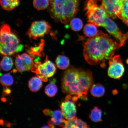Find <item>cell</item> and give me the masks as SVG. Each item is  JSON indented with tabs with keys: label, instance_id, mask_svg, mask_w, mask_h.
Listing matches in <instances>:
<instances>
[{
	"label": "cell",
	"instance_id": "obj_5",
	"mask_svg": "<svg viewBox=\"0 0 128 128\" xmlns=\"http://www.w3.org/2000/svg\"><path fill=\"white\" fill-rule=\"evenodd\" d=\"M84 8L88 22L96 26L102 27L108 15L103 6L98 4L96 0H87Z\"/></svg>",
	"mask_w": 128,
	"mask_h": 128
},
{
	"label": "cell",
	"instance_id": "obj_17",
	"mask_svg": "<svg viewBox=\"0 0 128 128\" xmlns=\"http://www.w3.org/2000/svg\"><path fill=\"white\" fill-rule=\"evenodd\" d=\"M91 94L94 97H101L104 95L105 89L104 86L101 84H94L90 89Z\"/></svg>",
	"mask_w": 128,
	"mask_h": 128
},
{
	"label": "cell",
	"instance_id": "obj_20",
	"mask_svg": "<svg viewBox=\"0 0 128 128\" xmlns=\"http://www.w3.org/2000/svg\"><path fill=\"white\" fill-rule=\"evenodd\" d=\"M84 31L86 36L90 38L96 36L99 32L96 26L91 23L87 24L85 26Z\"/></svg>",
	"mask_w": 128,
	"mask_h": 128
},
{
	"label": "cell",
	"instance_id": "obj_25",
	"mask_svg": "<svg viewBox=\"0 0 128 128\" xmlns=\"http://www.w3.org/2000/svg\"><path fill=\"white\" fill-rule=\"evenodd\" d=\"M58 92L57 86L54 83H51L47 85L45 88V92L50 97L54 96Z\"/></svg>",
	"mask_w": 128,
	"mask_h": 128
},
{
	"label": "cell",
	"instance_id": "obj_9",
	"mask_svg": "<svg viewBox=\"0 0 128 128\" xmlns=\"http://www.w3.org/2000/svg\"><path fill=\"white\" fill-rule=\"evenodd\" d=\"M109 60L108 76L113 79L120 80L124 75L125 70L124 64L120 56H113Z\"/></svg>",
	"mask_w": 128,
	"mask_h": 128
},
{
	"label": "cell",
	"instance_id": "obj_12",
	"mask_svg": "<svg viewBox=\"0 0 128 128\" xmlns=\"http://www.w3.org/2000/svg\"><path fill=\"white\" fill-rule=\"evenodd\" d=\"M75 102L72 100L65 99L62 102L60 108L65 119L70 120L76 117L77 110Z\"/></svg>",
	"mask_w": 128,
	"mask_h": 128
},
{
	"label": "cell",
	"instance_id": "obj_27",
	"mask_svg": "<svg viewBox=\"0 0 128 128\" xmlns=\"http://www.w3.org/2000/svg\"><path fill=\"white\" fill-rule=\"evenodd\" d=\"M53 112L52 110L49 109L45 110L43 111V112L46 116H51Z\"/></svg>",
	"mask_w": 128,
	"mask_h": 128
},
{
	"label": "cell",
	"instance_id": "obj_28",
	"mask_svg": "<svg viewBox=\"0 0 128 128\" xmlns=\"http://www.w3.org/2000/svg\"><path fill=\"white\" fill-rule=\"evenodd\" d=\"M7 87H6V88H4V93L6 95H9L11 92V90L10 89L8 88Z\"/></svg>",
	"mask_w": 128,
	"mask_h": 128
},
{
	"label": "cell",
	"instance_id": "obj_21",
	"mask_svg": "<svg viewBox=\"0 0 128 128\" xmlns=\"http://www.w3.org/2000/svg\"><path fill=\"white\" fill-rule=\"evenodd\" d=\"M14 62L12 58L6 56L3 58L1 62V67L4 71H9L12 69Z\"/></svg>",
	"mask_w": 128,
	"mask_h": 128
},
{
	"label": "cell",
	"instance_id": "obj_10",
	"mask_svg": "<svg viewBox=\"0 0 128 128\" xmlns=\"http://www.w3.org/2000/svg\"><path fill=\"white\" fill-rule=\"evenodd\" d=\"M125 0H101L104 8L110 17L119 18Z\"/></svg>",
	"mask_w": 128,
	"mask_h": 128
},
{
	"label": "cell",
	"instance_id": "obj_15",
	"mask_svg": "<svg viewBox=\"0 0 128 128\" xmlns=\"http://www.w3.org/2000/svg\"><path fill=\"white\" fill-rule=\"evenodd\" d=\"M40 78L38 76L34 77L28 82V86L30 90L33 92L39 91L42 86V82Z\"/></svg>",
	"mask_w": 128,
	"mask_h": 128
},
{
	"label": "cell",
	"instance_id": "obj_1",
	"mask_svg": "<svg viewBox=\"0 0 128 128\" xmlns=\"http://www.w3.org/2000/svg\"><path fill=\"white\" fill-rule=\"evenodd\" d=\"M94 84L90 70L70 66L62 76V89L64 94L72 96L76 102L79 98L87 100L88 91Z\"/></svg>",
	"mask_w": 128,
	"mask_h": 128
},
{
	"label": "cell",
	"instance_id": "obj_7",
	"mask_svg": "<svg viewBox=\"0 0 128 128\" xmlns=\"http://www.w3.org/2000/svg\"><path fill=\"white\" fill-rule=\"evenodd\" d=\"M50 34L53 38L56 39L55 33L52 30V27L48 22L44 20L33 22L26 33L31 39L37 40L44 37L46 34Z\"/></svg>",
	"mask_w": 128,
	"mask_h": 128
},
{
	"label": "cell",
	"instance_id": "obj_24",
	"mask_svg": "<svg viewBox=\"0 0 128 128\" xmlns=\"http://www.w3.org/2000/svg\"><path fill=\"white\" fill-rule=\"evenodd\" d=\"M70 23V26L71 29L76 32L80 31L84 25L81 19L78 18L72 19Z\"/></svg>",
	"mask_w": 128,
	"mask_h": 128
},
{
	"label": "cell",
	"instance_id": "obj_29",
	"mask_svg": "<svg viewBox=\"0 0 128 128\" xmlns=\"http://www.w3.org/2000/svg\"><path fill=\"white\" fill-rule=\"evenodd\" d=\"M48 126L51 128H55V126L52 124L51 120L49 121L48 122Z\"/></svg>",
	"mask_w": 128,
	"mask_h": 128
},
{
	"label": "cell",
	"instance_id": "obj_30",
	"mask_svg": "<svg viewBox=\"0 0 128 128\" xmlns=\"http://www.w3.org/2000/svg\"><path fill=\"white\" fill-rule=\"evenodd\" d=\"M50 128L49 126H44V127H42V128Z\"/></svg>",
	"mask_w": 128,
	"mask_h": 128
},
{
	"label": "cell",
	"instance_id": "obj_6",
	"mask_svg": "<svg viewBox=\"0 0 128 128\" xmlns=\"http://www.w3.org/2000/svg\"><path fill=\"white\" fill-rule=\"evenodd\" d=\"M31 71L36 74L42 81L47 82L48 78L52 77L55 74L57 68L55 64L49 60L47 56L43 64L40 61L37 60L35 62Z\"/></svg>",
	"mask_w": 128,
	"mask_h": 128
},
{
	"label": "cell",
	"instance_id": "obj_23",
	"mask_svg": "<svg viewBox=\"0 0 128 128\" xmlns=\"http://www.w3.org/2000/svg\"><path fill=\"white\" fill-rule=\"evenodd\" d=\"M50 0H34L33 6L38 11L44 10L48 7Z\"/></svg>",
	"mask_w": 128,
	"mask_h": 128
},
{
	"label": "cell",
	"instance_id": "obj_4",
	"mask_svg": "<svg viewBox=\"0 0 128 128\" xmlns=\"http://www.w3.org/2000/svg\"><path fill=\"white\" fill-rule=\"evenodd\" d=\"M23 47L17 36L11 32L10 26L7 24L2 26L0 42V52L1 55H12L22 52Z\"/></svg>",
	"mask_w": 128,
	"mask_h": 128
},
{
	"label": "cell",
	"instance_id": "obj_18",
	"mask_svg": "<svg viewBox=\"0 0 128 128\" xmlns=\"http://www.w3.org/2000/svg\"><path fill=\"white\" fill-rule=\"evenodd\" d=\"M56 62L58 68L60 70H66L70 66L69 59L65 56H58L56 59Z\"/></svg>",
	"mask_w": 128,
	"mask_h": 128
},
{
	"label": "cell",
	"instance_id": "obj_3",
	"mask_svg": "<svg viewBox=\"0 0 128 128\" xmlns=\"http://www.w3.org/2000/svg\"><path fill=\"white\" fill-rule=\"evenodd\" d=\"M80 0H50L48 12L55 22L68 24L79 10Z\"/></svg>",
	"mask_w": 128,
	"mask_h": 128
},
{
	"label": "cell",
	"instance_id": "obj_31",
	"mask_svg": "<svg viewBox=\"0 0 128 128\" xmlns=\"http://www.w3.org/2000/svg\"><path fill=\"white\" fill-rule=\"evenodd\" d=\"M127 64H128V60L127 61Z\"/></svg>",
	"mask_w": 128,
	"mask_h": 128
},
{
	"label": "cell",
	"instance_id": "obj_14",
	"mask_svg": "<svg viewBox=\"0 0 128 128\" xmlns=\"http://www.w3.org/2000/svg\"><path fill=\"white\" fill-rule=\"evenodd\" d=\"M51 121L54 126H58L64 128L65 123L66 120L64 119V116L62 111L56 110L53 112Z\"/></svg>",
	"mask_w": 128,
	"mask_h": 128
},
{
	"label": "cell",
	"instance_id": "obj_22",
	"mask_svg": "<svg viewBox=\"0 0 128 128\" xmlns=\"http://www.w3.org/2000/svg\"><path fill=\"white\" fill-rule=\"evenodd\" d=\"M119 18L128 26V0H125Z\"/></svg>",
	"mask_w": 128,
	"mask_h": 128
},
{
	"label": "cell",
	"instance_id": "obj_26",
	"mask_svg": "<svg viewBox=\"0 0 128 128\" xmlns=\"http://www.w3.org/2000/svg\"><path fill=\"white\" fill-rule=\"evenodd\" d=\"M14 79L12 76L9 74L2 75L0 78V82L2 86L5 87H9L12 85L14 83Z\"/></svg>",
	"mask_w": 128,
	"mask_h": 128
},
{
	"label": "cell",
	"instance_id": "obj_13",
	"mask_svg": "<svg viewBox=\"0 0 128 128\" xmlns=\"http://www.w3.org/2000/svg\"><path fill=\"white\" fill-rule=\"evenodd\" d=\"M90 127L85 122L76 117L73 119L66 120L64 128H87Z\"/></svg>",
	"mask_w": 128,
	"mask_h": 128
},
{
	"label": "cell",
	"instance_id": "obj_2",
	"mask_svg": "<svg viewBox=\"0 0 128 128\" xmlns=\"http://www.w3.org/2000/svg\"><path fill=\"white\" fill-rule=\"evenodd\" d=\"M84 47L83 54L88 63L92 65L100 64L102 68H105L106 62L113 57L116 50L120 48L117 42L100 31L88 39Z\"/></svg>",
	"mask_w": 128,
	"mask_h": 128
},
{
	"label": "cell",
	"instance_id": "obj_11",
	"mask_svg": "<svg viewBox=\"0 0 128 128\" xmlns=\"http://www.w3.org/2000/svg\"><path fill=\"white\" fill-rule=\"evenodd\" d=\"M34 64L33 58L26 53L18 56L15 62L16 68L17 71L20 72L31 70Z\"/></svg>",
	"mask_w": 128,
	"mask_h": 128
},
{
	"label": "cell",
	"instance_id": "obj_8",
	"mask_svg": "<svg viewBox=\"0 0 128 128\" xmlns=\"http://www.w3.org/2000/svg\"><path fill=\"white\" fill-rule=\"evenodd\" d=\"M102 27L104 28L109 33L114 37L119 45L120 48L123 47L128 39V33L123 34L117 25L111 20L108 15L107 16Z\"/></svg>",
	"mask_w": 128,
	"mask_h": 128
},
{
	"label": "cell",
	"instance_id": "obj_19",
	"mask_svg": "<svg viewBox=\"0 0 128 128\" xmlns=\"http://www.w3.org/2000/svg\"><path fill=\"white\" fill-rule=\"evenodd\" d=\"M89 117L92 120L95 122L102 121V112L98 107L95 106L91 111Z\"/></svg>",
	"mask_w": 128,
	"mask_h": 128
},
{
	"label": "cell",
	"instance_id": "obj_16",
	"mask_svg": "<svg viewBox=\"0 0 128 128\" xmlns=\"http://www.w3.org/2000/svg\"><path fill=\"white\" fill-rule=\"evenodd\" d=\"M2 7L5 10H14L19 6L20 0H0Z\"/></svg>",
	"mask_w": 128,
	"mask_h": 128
}]
</instances>
